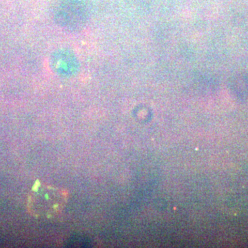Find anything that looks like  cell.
<instances>
[{"instance_id":"obj_1","label":"cell","mask_w":248,"mask_h":248,"mask_svg":"<svg viewBox=\"0 0 248 248\" xmlns=\"http://www.w3.org/2000/svg\"><path fill=\"white\" fill-rule=\"evenodd\" d=\"M64 202L63 195L58 191L42 187L32 194L30 206L32 213L37 215L50 216L60 212Z\"/></svg>"}]
</instances>
